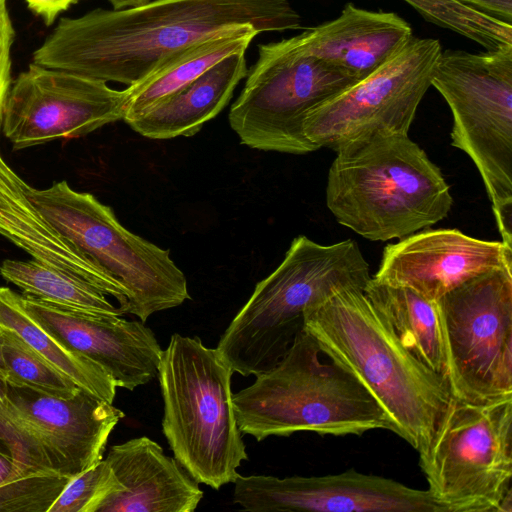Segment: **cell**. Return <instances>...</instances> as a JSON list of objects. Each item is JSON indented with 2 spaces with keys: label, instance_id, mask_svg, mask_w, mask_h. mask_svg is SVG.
I'll return each instance as SVG.
<instances>
[{
  "label": "cell",
  "instance_id": "34",
  "mask_svg": "<svg viewBox=\"0 0 512 512\" xmlns=\"http://www.w3.org/2000/svg\"><path fill=\"white\" fill-rule=\"evenodd\" d=\"M2 340H3V333H2V327L0 325V400L5 399L6 389H7V381H6V375L4 370V364L2 359Z\"/></svg>",
  "mask_w": 512,
  "mask_h": 512
},
{
  "label": "cell",
  "instance_id": "21",
  "mask_svg": "<svg viewBox=\"0 0 512 512\" xmlns=\"http://www.w3.org/2000/svg\"><path fill=\"white\" fill-rule=\"evenodd\" d=\"M247 72L245 52L234 53L127 124L155 140L195 135L225 108Z\"/></svg>",
  "mask_w": 512,
  "mask_h": 512
},
{
  "label": "cell",
  "instance_id": "33",
  "mask_svg": "<svg viewBox=\"0 0 512 512\" xmlns=\"http://www.w3.org/2000/svg\"><path fill=\"white\" fill-rule=\"evenodd\" d=\"M478 11L512 25V0H458Z\"/></svg>",
  "mask_w": 512,
  "mask_h": 512
},
{
  "label": "cell",
  "instance_id": "35",
  "mask_svg": "<svg viewBox=\"0 0 512 512\" xmlns=\"http://www.w3.org/2000/svg\"><path fill=\"white\" fill-rule=\"evenodd\" d=\"M113 9L135 7L150 2L151 0H108Z\"/></svg>",
  "mask_w": 512,
  "mask_h": 512
},
{
  "label": "cell",
  "instance_id": "28",
  "mask_svg": "<svg viewBox=\"0 0 512 512\" xmlns=\"http://www.w3.org/2000/svg\"><path fill=\"white\" fill-rule=\"evenodd\" d=\"M2 327V359L9 385L29 387L58 397H69L80 387L56 369L17 332Z\"/></svg>",
  "mask_w": 512,
  "mask_h": 512
},
{
  "label": "cell",
  "instance_id": "22",
  "mask_svg": "<svg viewBox=\"0 0 512 512\" xmlns=\"http://www.w3.org/2000/svg\"><path fill=\"white\" fill-rule=\"evenodd\" d=\"M259 34L251 26H239L199 42L153 73L128 86L123 120L127 123L187 86L224 58L246 51Z\"/></svg>",
  "mask_w": 512,
  "mask_h": 512
},
{
  "label": "cell",
  "instance_id": "17",
  "mask_svg": "<svg viewBox=\"0 0 512 512\" xmlns=\"http://www.w3.org/2000/svg\"><path fill=\"white\" fill-rule=\"evenodd\" d=\"M4 400L40 437L56 472L69 478L103 459L112 430L125 416L82 388L58 397L7 384Z\"/></svg>",
  "mask_w": 512,
  "mask_h": 512
},
{
  "label": "cell",
  "instance_id": "31",
  "mask_svg": "<svg viewBox=\"0 0 512 512\" xmlns=\"http://www.w3.org/2000/svg\"><path fill=\"white\" fill-rule=\"evenodd\" d=\"M14 38L15 30L7 8V1L0 0V119L11 86V48Z\"/></svg>",
  "mask_w": 512,
  "mask_h": 512
},
{
  "label": "cell",
  "instance_id": "3",
  "mask_svg": "<svg viewBox=\"0 0 512 512\" xmlns=\"http://www.w3.org/2000/svg\"><path fill=\"white\" fill-rule=\"evenodd\" d=\"M335 152L326 205L338 223L363 238L401 239L448 215L450 187L408 134L373 132Z\"/></svg>",
  "mask_w": 512,
  "mask_h": 512
},
{
  "label": "cell",
  "instance_id": "7",
  "mask_svg": "<svg viewBox=\"0 0 512 512\" xmlns=\"http://www.w3.org/2000/svg\"><path fill=\"white\" fill-rule=\"evenodd\" d=\"M24 190L47 223L123 289L127 313L145 323L190 299L186 276L169 251L127 230L92 194L65 180L46 189L25 183Z\"/></svg>",
  "mask_w": 512,
  "mask_h": 512
},
{
  "label": "cell",
  "instance_id": "32",
  "mask_svg": "<svg viewBox=\"0 0 512 512\" xmlns=\"http://www.w3.org/2000/svg\"><path fill=\"white\" fill-rule=\"evenodd\" d=\"M79 0H25L28 8L42 18L46 26H51L57 16Z\"/></svg>",
  "mask_w": 512,
  "mask_h": 512
},
{
  "label": "cell",
  "instance_id": "9",
  "mask_svg": "<svg viewBox=\"0 0 512 512\" xmlns=\"http://www.w3.org/2000/svg\"><path fill=\"white\" fill-rule=\"evenodd\" d=\"M419 465L447 512H511L512 398L473 404L453 397Z\"/></svg>",
  "mask_w": 512,
  "mask_h": 512
},
{
  "label": "cell",
  "instance_id": "11",
  "mask_svg": "<svg viewBox=\"0 0 512 512\" xmlns=\"http://www.w3.org/2000/svg\"><path fill=\"white\" fill-rule=\"evenodd\" d=\"M435 304L452 396L473 404L512 398V268L478 274Z\"/></svg>",
  "mask_w": 512,
  "mask_h": 512
},
{
  "label": "cell",
  "instance_id": "2",
  "mask_svg": "<svg viewBox=\"0 0 512 512\" xmlns=\"http://www.w3.org/2000/svg\"><path fill=\"white\" fill-rule=\"evenodd\" d=\"M304 329L370 392L391 431L419 455L426 452L453 396L446 380L401 344L364 290L341 289L307 310Z\"/></svg>",
  "mask_w": 512,
  "mask_h": 512
},
{
  "label": "cell",
  "instance_id": "23",
  "mask_svg": "<svg viewBox=\"0 0 512 512\" xmlns=\"http://www.w3.org/2000/svg\"><path fill=\"white\" fill-rule=\"evenodd\" d=\"M364 293L401 344L446 380L447 368L435 301L411 288L387 284L373 277Z\"/></svg>",
  "mask_w": 512,
  "mask_h": 512
},
{
  "label": "cell",
  "instance_id": "26",
  "mask_svg": "<svg viewBox=\"0 0 512 512\" xmlns=\"http://www.w3.org/2000/svg\"><path fill=\"white\" fill-rule=\"evenodd\" d=\"M69 480L37 472L0 450V512H48Z\"/></svg>",
  "mask_w": 512,
  "mask_h": 512
},
{
  "label": "cell",
  "instance_id": "13",
  "mask_svg": "<svg viewBox=\"0 0 512 512\" xmlns=\"http://www.w3.org/2000/svg\"><path fill=\"white\" fill-rule=\"evenodd\" d=\"M126 99L125 89L32 62L9 88L1 126L16 150L77 138L123 120Z\"/></svg>",
  "mask_w": 512,
  "mask_h": 512
},
{
  "label": "cell",
  "instance_id": "27",
  "mask_svg": "<svg viewBox=\"0 0 512 512\" xmlns=\"http://www.w3.org/2000/svg\"><path fill=\"white\" fill-rule=\"evenodd\" d=\"M424 19L450 29L495 51L512 46V25L478 11L458 0H403Z\"/></svg>",
  "mask_w": 512,
  "mask_h": 512
},
{
  "label": "cell",
  "instance_id": "4",
  "mask_svg": "<svg viewBox=\"0 0 512 512\" xmlns=\"http://www.w3.org/2000/svg\"><path fill=\"white\" fill-rule=\"evenodd\" d=\"M372 276L357 242L293 239L280 265L258 282L222 334L216 350L244 377L272 369L304 330V315L337 291L365 289Z\"/></svg>",
  "mask_w": 512,
  "mask_h": 512
},
{
  "label": "cell",
  "instance_id": "30",
  "mask_svg": "<svg viewBox=\"0 0 512 512\" xmlns=\"http://www.w3.org/2000/svg\"><path fill=\"white\" fill-rule=\"evenodd\" d=\"M0 450L37 472L58 474L40 437L5 400H0Z\"/></svg>",
  "mask_w": 512,
  "mask_h": 512
},
{
  "label": "cell",
  "instance_id": "1",
  "mask_svg": "<svg viewBox=\"0 0 512 512\" xmlns=\"http://www.w3.org/2000/svg\"><path fill=\"white\" fill-rule=\"evenodd\" d=\"M239 26L258 33L302 28L287 0H151L61 18L32 62L130 86L187 48Z\"/></svg>",
  "mask_w": 512,
  "mask_h": 512
},
{
  "label": "cell",
  "instance_id": "15",
  "mask_svg": "<svg viewBox=\"0 0 512 512\" xmlns=\"http://www.w3.org/2000/svg\"><path fill=\"white\" fill-rule=\"evenodd\" d=\"M19 299L36 323L99 365L117 387L132 391L157 377L163 350L141 320L62 307L24 294Z\"/></svg>",
  "mask_w": 512,
  "mask_h": 512
},
{
  "label": "cell",
  "instance_id": "25",
  "mask_svg": "<svg viewBox=\"0 0 512 512\" xmlns=\"http://www.w3.org/2000/svg\"><path fill=\"white\" fill-rule=\"evenodd\" d=\"M0 274L24 295L45 302L88 312L123 315L107 295L90 283L37 260H4Z\"/></svg>",
  "mask_w": 512,
  "mask_h": 512
},
{
  "label": "cell",
  "instance_id": "19",
  "mask_svg": "<svg viewBox=\"0 0 512 512\" xmlns=\"http://www.w3.org/2000/svg\"><path fill=\"white\" fill-rule=\"evenodd\" d=\"M412 36L411 26L396 13L347 3L337 18L297 38L308 53L359 81L389 61Z\"/></svg>",
  "mask_w": 512,
  "mask_h": 512
},
{
  "label": "cell",
  "instance_id": "24",
  "mask_svg": "<svg viewBox=\"0 0 512 512\" xmlns=\"http://www.w3.org/2000/svg\"><path fill=\"white\" fill-rule=\"evenodd\" d=\"M0 325L17 332L31 347L80 388L112 403L114 381L96 363L70 350L36 323L24 310L19 295L0 287Z\"/></svg>",
  "mask_w": 512,
  "mask_h": 512
},
{
  "label": "cell",
  "instance_id": "10",
  "mask_svg": "<svg viewBox=\"0 0 512 512\" xmlns=\"http://www.w3.org/2000/svg\"><path fill=\"white\" fill-rule=\"evenodd\" d=\"M246 77L228 116L241 144L295 155L319 149L304 134L307 114L357 82L308 53L297 35L259 45Z\"/></svg>",
  "mask_w": 512,
  "mask_h": 512
},
{
  "label": "cell",
  "instance_id": "5",
  "mask_svg": "<svg viewBox=\"0 0 512 512\" xmlns=\"http://www.w3.org/2000/svg\"><path fill=\"white\" fill-rule=\"evenodd\" d=\"M321 354L304 329L272 369L233 394L241 433L260 442L302 431L332 436L391 431L387 414L363 384L336 362H322Z\"/></svg>",
  "mask_w": 512,
  "mask_h": 512
},
{
  "label": "cell",
  "instance_id": "16",
  "mask_svg": "<svg viewBox=\"0 0 512 512\" xmlns=\"http://www.w3.org/2000/svg\"><path fill=\"white\" fill-rule=\"evenodd\" d=\"M512 268V246L458 229H424L384 249L377 273L381 282L413 289L436 301L470 278L494 268Z\"/></svg>",
  "mask_w": 512,
  "mask_h": 512
},
{
  "label": "cell",
  "instance_id": "8",
  "mask_svg": "<svg viewBox=\"0 0 512 512\" xmlns=\"http://www.w3.org/2000/svg\"><path fill=\"white\" fill-rule=\"evenodd\" d=\"M431 86L452 112L451 145L474 162L501 241L512 246V46L442 51Z\"/></svg>",
  "mask_w": 512,
  "mask_h": 512
},
{
  "label": "cell",
  "instance_id": "20",
  "mask_svg": "<svg viewBox=\"0 0 512 512\" xmlns=\"http://www.w3.org/2000/svg\"><path fill=\"white\" fill-rule=\"evenodd\" d=\"M24 184L0 154V235L34 260L80 278L115 298L126 314L127 298L123 289L47 223L26 194Z\"/></svg>",
  "mask_w": 512,
  "mask_h": 512
},
{
  "label": "cell",
  "instance_id": "12",
  "mask_svg": "<svg viewBox=\"0 0 512 512\" xmlns=\"http://www.w3.org/2000/svg\"><path fill=\"white\" fill-rule=\"evenodd\" d=\"M441 52L437 39L412 36L380 68L312 109L304 120L306 138L336 151L373 132L408 134Z\"/></svg>",
  "mask_w": 512,
  "mask_h": 512
},
{
  "label": "cell",
  "instance_id": "6",
  "mask_svg": "<svg viewBox=\"0 0 512 512\" xmlns=\"http://www.w3.org/2000/svg\"><path fill=\"white\" fill-rule=\"evenodd\" d=\"M233 373L216 348L177 333L158 367L162 431L174 458L199 484L215 490L233 483L248 460L232 402Z\"/></svg>",
  "mask_w": 512,
  "mask_h": 512
},
{
  "label": "cell",
  "instance_id": "29",
  "mask_svg": "<svg viewBox=\"0 0 512 512\" xmlns=\"http://www.w3.org/2000/svg\"><path fill=\"white\" fill-rule=\"evenodd\" d=\"M122 484L106 459L70 478L48 512H97L100 503Z\"/></svg>",
  "mask_w": 512,
  "mask_h": 512
},
{
  "label": "cell",
  "instance_id": "14",
  "mask_svg": "<svg viewBox=\"0 0 512 512\" xmlns=\"http://www.w3.org/2000/svg\"><path fill=\"white\" fill-rule=\"evenodd\" d=\"M233 502L250 512H447L428 489L354 469L278 478L238 474Z\"/></svg>",
  "mask_w": 512,
  "mask_h": 512
},
{
  "label": "cell",
  "instance_id": "18",
  "mask_svg": "<svg viewBox=\"0 0 512 512\" xmlns=\"http://www.w3.org/2000/svg\"><path fill=\"white\" fill-rule=\"evenodd\" d=\"M106 460L122 484L97 512H193L204 493L175 458L141 436L113 445Z\"/></svg>",
  "mask_w": 512,
  "mask_h": 512
}]
</instances>
